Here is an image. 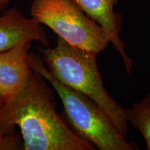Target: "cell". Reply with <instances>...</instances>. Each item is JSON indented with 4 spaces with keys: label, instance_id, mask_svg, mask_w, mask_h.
Masks as SVG:
<instances>
[{
    "label": "cell",
    "instance_id": "1",
    "mask_svg": "<svg viewBox=\"0 0 150 150\" xmlns=\"http://www.w3.org/2000/svg\"><path fill=\"white\" fill-rule=\"evenodd\" d=\"M16 126L23 150L95 149L62 119L42 78L33 70L20 91L0 106V134L14 133Z\"/></svg>",
    "mask_w": 150,
    "mask_h": 150
},
{
    "label": "cell",
    "instance_id": "5",
    "mask_svg": "<svg viewBox=\"0 0 150 150\" xmlns=\"http://www.w3.org/2000/svg\"><path fill=\"white\" fill-rule=\"evenodd\" d=\"M31 43H20L0 54V94L4 102L20 91L32 72L29 64Z\"/></svg>",
    "mask_w": 150,
    "mask_h": 150
},
{
    "label": "cell",
    "instance_id": "4",
    "mask_svg": "<svg viewBox=\"0 0 150 150\" xmlns=\"http://www.w3.org/2000/svg\"><path fill=\"white\" fill-rule=\"evenodd\" d=\"M31 15L72 46L98 54L110 43L105 30L73 0H33Z\"/></svg>",
    "mask_w": 150,
    "mask_h": 150
},
{
    "label": "cell",
    "instance_id": "10",
    "mask_svg": "<svg viewBox=\"0 0 150 150\" xmlns=\"http://www.w3.org/2000/svg\"><path fill=\"white\" fill-rule=\"evenodd\" d=\"M11 0H0V12H1L6 8Z\"/></svg>",
    "mask_w": 150,
    "mask_h": 150
},
{
    "label": "cell",
    "instance_id": "8",
    "mask_svg": "<svg viewBox=\"0 0 150 150\" xmlns=\"http://www.w3.org/2000/svg\"><path fill=\"white\" fill-rule=\"evenodd\" d=\"M127 122L138 130L145 140L147 149L150 150V94L141 101L134 102L125 110Z\"/></svg>",
    "mask_w": 150,
    "mask_h": 150
},
{
    "label": "cell",
    "instance_id": "9",
    "mask_svg": "<svg viewBox=\"0 0 150 150\" xmlns=\"http://www.w3.org/2000/svg\"><path fill=\"white\" fill-rule=\"evenodd\" d=\"M23 149L22 137L16 133L0 134V150Z\"/></svg>",
    "mask_w": 150,
    "mask_h": 150
},
{
    "label": "cell",
    "instance_id": "7",
    "mask_svg": "<svg viewBox=\"0 0 150 150\" xmlns=\"http://www.w3.org/2000/svg\"><path fill=\"white\" fill-rule=\"evenodd\" d=\"M85 13L102 27L107 33L115 50L122 59L127 72L130 74L134 63L125 52V45L120 38L122 17L114 7L119 0H73Z\"/></svg>",
    "mask_w": 150,
    "mask_h": 150
},
{
    "label": "cell",
    "instance_id": "3",
    "mask_svg": "<svg viewBox=\"0 0 150 150\" xmlns=\"http://www.w3.org/2000/svg\"><path fill=\"white\" fill-rule=\"evenodd\" d=\"M29 64L31 70L45 79L57 93L71 129L80 138L99 150L138 149L134 144L125 140L93 99L61 83L36 55L30 54Z\"/></svg>",
    "mask_w": 150,
    "mask_h": 150
},
{
    "label": "cell",
    "instance_id": "11",
    "mask_svg": "<svg viewBox=\"0 0 150 150\" xmlns=\"http://www.w3.org/2000/svg\"><path fill=\"white\" fill-rule=\"evenodd\" d=\"M4 99L2 95L0 94V106H1L2 104H4Z\"/></svg>",
    "mask_w": 150,
    "mask_h": 150
},
{
    "label": "cell",
    "instance_id": "2",
    "mask_svg": "<svg viewBox=\"0 0 150 150\" xmlns=\"http://www.w3.org/2000/svg\"><path fill=\"white\" fill-rule=\"evenodd\" d=\"M43 62L61 83L95 102L124 138L128 132L125 110L104 88L97 64V54L70 45L61 38L53 47L42 50Z\"/></svg>",
    "mask_w": 150,
    "mask_h": 150
},
{
    "label": "cell",
    "instance_id": "6",
    "mask_svg": "<svg viewBox=\"0 0 150 150\" xmlns=\"http://www.w3.org/2000/svg\"><path fill=\"white\" fill-rule=\"evenodd\" d=\"M33 41L47 43L42 24L34 18H27L16 8L6 11L0 16V54L20 43Z\"/></svg>",
    "mask_w": 150,
    "mask_h": 150
}]
</instances>
